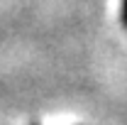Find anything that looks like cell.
I'll return each instance as SVG.
<instances>
[{"instance_id":"6da1fadb","label":"cell","mask_w":127,"mask_h":125,"mask_svg":"<svg viewBox=\"0 0 127 125\" xmlns=\"http://www.w3.org/2000/svg\"><path fill=\"white\" fill-rule=\"evenodd\" d=\"M120 20H122V27L127 30V0H122V7H120Z\"/></svg>"}]
</instances>
